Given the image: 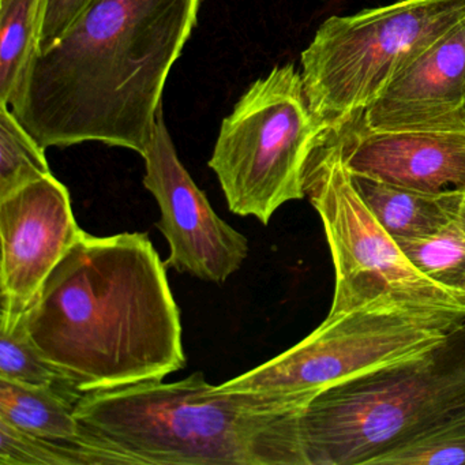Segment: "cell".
<instances>
[{
	"label": "cell",
	"mask_w": 465,
	"mask_h": 465,
	"mask_svg": "<svg viewBox=\"0 0 465 465\" xmlns=\"http://www.w3.org/2000/svg\"><path fill=\"white\" fill-rule=\"evenodd\" d=\"M200 0H92L35 54L10 111L43 148L100 143L143 154Z\"/></svg>",
	"instance_id": "1"
},
{
	"label": "cell",
	"mask_w": 465,
	"mask_h": 465,
	"mask_svg": "<svg viewBox=\"0 0 465 465\" xmlns=\"http://www.w3.org/2000/svg\"><path fill=\"white\" fill-rule=\"evenodd\" d=\"M40 352L81 391L186 367L181 310L148 233L84 232L25 312Z\"/></svg>",
	"instance_id": "2"
},
{
	"label": "cell",
	"mask_w": 465,
	"mask_h": 465,
	"mask_svg": "<svg viewBox=\"0 0 465 465\" xmlns=\"http://www.w3.org/2000/svg\"><path fill=\"white\" fill-rule=\"evenodd\" d=\"M302 410L272 394L224 391L201 371L86 391L84 429L121 464L309 465Z\"/></svg>",
	"instance_id": "3"
},
{
	"label": "cell",
	"mask_w": 465,
	"mask_h": 465,
	"mask_svg": "<svg viewBox=\"0 0 465 465\" xmlns=\"http://www.w3.org/2000/svg\"><path fill=\"white\" fill-rule=\"evenodd\" d=\"M465 401V317L415 358L333 386L302 412L309 465H375Z\"/></svg>",
	"instance_id": "4"
},
{
	"label": "cell",
	"mask_w": 465,
	"mask_h": 465,
	"mask_svg": "<svg viewBox=\"0 0 465 465\" xmlns=\"http://www.w3.org/2000/svg\"><path fill=\"white\" fill-rule=\"evenodd\" d=\"M464 18L465 0H397L328 18L302 53L310 110L328 132L347 126Z\"/></svg>",
	"instance_id": "5"
},
{
	"label": "cell",
	"mask_w": 465,
	"mask_h": 465,
	"mask_svg": "<svg viewBox=\"0 0 465 465\" xmlns=\"http://www.w3.org/2000/svg\"><path fill=\"white\" fill-rule=\"evenodd\" d=\"M326 133L293 64L258 78L223 119L209 160L230 211L268 225L280 206L303 200L307 162Z\"/></svg>",
	"instance_id": "6"
},
{
	"label": "cell",
	"mask_w": 465,
	"mask_h": 465,
	"mask_svg": "<svg viewBox=\"0 0 465 465\" xmlns=\"http://www.w3.org/2000/svg\"><path fill=\"white\" fill-rule=\"evenodd\" d=\"M465 312L375 303L328 315L306 339L261 366L219 385L255 391L304 408L323 391L358 375L415 358L443 339Z\"/></svg>",
	"instance_id": "7"
},
{
	"label": "cell",
	"mask_w": 465,
	"mask_h": 465,
	"mask_svg": "<svg viewBox=\"0 0 465 465\" xmlns=\"http://www.w3.org/2000/svg\"><path fill=\"white\" fill-rule=\"evenodd\" d=\"M304 193L322 220L336 272L328 315L347 314L375 303L465 312V296L420 273L375 219L331 133L310 154Z\"/></svg>",
	"instance_id": "8"
},
{
	"label": "cell",
	"mask_w": 465,
	"mask_h": 465,
	"mask_svg": "<svg viewBox=\"0 0 465 465\" xmlns=\"http://www.w3.org/2000/svg\"><path fill=\"white\" fill-rule=\"evenodd\" d=\"M143 186L159 203L156 227L170 244L167 268L203 282L224 284L249 255L246 236L212 208L179 160L160 108L145 151Z\"/></svg>",
	"instance_id": "9"
},
{
	"label": "cell",
	"mask_w": 465,
	"mask_h": 465,
	"mask_svg": "<svg viewBox=\"0 0 465 465\" xmlns=\"http://www.w3.org/2000/svg\"><path fill=\"white\" fill-rule=\"evenodd\" d=\"M84 232L69 190L54 173L0 198L2 310L25 314Z\"/></svg>",
	"instance_id": "10"
},
{
	"label": "cell",
	"mask_w": 465,
	"mask_h": 465,
	"mask_svg": "<svg viewBox=\"0 0 465 465\" xmlns=\"http://www.w3.org/2000/svg\"><path fill=\"white\" fill-rule=\"evenodd\" d=\"M371 132L465 130V18L356 118Z\"/></svg>",
	"instance_id": "11"
},
{
	"label": "cell",
	"mask_w": 465,
	"mask_h": 465,
	"mask_svg": "<svg viewBox=\"0 0 465 465\" xmlns=\"http://www.w3.org/2000/svg\"><path fill=\"white\" fill-rule=\"evenodd\" d=\"M329 133L352 175L431 194L465 193V130L371 132L351 122Z\"/></svg>",
	"instance_id": "12"
},
{
	"label": "cell",
	"mask_w": 465,
	"mask_h": 465,
	"mask_svg": "<svg viewBox=\"0 0 465 465\" xmlns=\"http://www.w3.org/2000/svg\"><path fill=\"white\" fill-rule=\"evenodd\" d=\"M78 401L56 389L0 380V420L37 437L92 449L108 464H121L84 429L75 416Z\"/></svg>",
	"instance_id": "13"
},
{
	"label": "cell",
	"mask_w": 465,
	"mask_h": 465,
	"mask_svg": "<svg viewBox=\"0 0 465 465\" xmlns=\"http://www.w3.org/2000/svg\"><path fill=\"white\" fill-rule=\"evenodd\" d=\"M351 176L367 208L396 241L431 235L462 211L465 193L431 194L367 176Z\"/></svg>",
	"instance_id": "14"
},
{
	"label": "cell",
	"mask_w": 465,
	"mask_h": 465,
	"mask_svg": "<svg viewBox=\"0 0 465 465\" xmlns=\"http://www.w3.org/2000/svg\"><path fill=\"white\" fill-rule=\"evenodd\" d=\"M42 0H0V104L20 97L36 54Z\"/></svg>",
	"instance_id": "15"
},
{
	"label": "cell",
	"mask_w": 465,
	"mask_h": 465,
	"mask_svg": "<svg viewBox=\"0 0 465 465\" xmlns=\"http://www.w3.org/2000/svg\"><path fill=\"white\" fill-rule=\"evenodd\" d=\"M0 380L51 388L80 400L81 391L40 352L29 334L25 314L0 312Z\"/></svg>",
	"instance_id": "16"
},
{
	"label": "cell",
	"mask_w": 465,
	"mask_h": 465,
	"mask_svg": "<svg viewBox=\"0 0 465 465\" xmlns=\"http://www.w3.org/2000/svg\"><path fill=\"white\" fill-rule=\"evenodd\" d=\"M396 242L402 254L420 273L461 293L460 285L465 280L464 212L431 235Z\"/></svg>",
	"instance_id": "17"
},
{
	"label": "cell",
	"mask_w": 465,
	"mask_h": 465,
	"mask_svg": "<svg viewBox=\"0 0 465 465\" xmlns=\"http://www.w3.org/2000/svg\"><path fill=\"white\" fill-rule=\"evenodd\" d=\"M51 173L45 148L7 105L0 104V198Z\"/></svg>",
	"instance_id": "18"
},
{
	"label": "cell",
	"mask_w": 465,
	"mask_h": 465,
	"mask_svg": "<svg viewBox=\"0 0 465 465\" xmlns=\"http://www.w3.org/2000/svg\"><path fill=\"white\" fill-rule=\"evenodd\" d=\"M2 465H103L107 460L84 446L55 442L0 420Z\"/></svg>",
	"instance_id": "19"
},
{
	"label": "cell",
	"mask_w": 465,
	"mask_h": 465,
	"mask_svg": "<svg viewBox=\"0 0 465 465\" xmlns=\"http://www.w3.org/2000/svg\"><path fill=\"white\" fill-rule=\"evenodd\" d=\"M375 465H465V424L448 419Z\"/></svg>",
	"instance_id": "20"
},
{
	"label": "cell",
	"mask_w": 465,
	"mask_h": 465,
	"mask_svg": "<svg viewBox=\"0 0 465 465\" xmlns=\"http://www.w3.org/2000/svg\"><path fill=\"white\" fill-rule=\"evenodd\" d=\"M91 4L92 0H42L36 54L45 53L55 45Z\"/></svg>",
	"instance_id": "21"
},
{
	"label": "cell",
	"mask_w": 465,
	"mask_h": 465,
	"mask_svg": "<svg viewBox=\"0 0 465 465\" xmlns=\"http://www.w3.org/2000/svg\"><path fill=\"white\" fill-rule=\"evenodd\" d=\"M449 419H451V420L459 421V423L465 424V401L460 405L459 410H457L456 412H454L453 415H451Z\"/></svg>",
	"instance_id": "22"
},
{
	"label": "cell",
	"mask_w": 465,
	"mask_h": 465,
	"mask_svg": "<svg viewBox=\"0 0 465 465\" xmlns=\"http://www.w3.org/2000/svg\"><path fill=\"white\" fill-rule=\"evenodd\" d=\"M460 292H461L462 295L465 296V280H464V282H462V284L460 285Z\"/></svg>",
	"instance_id": "23"
},
{
	"label": "cell",
	"mask_w": 465,
	"mask_h": 465,
	"mask_svg": "<svg viewBox=\"0 0 465 465\" xmlns=\"http://www.w3.org/2000/svg\"><path fill=\"white\" fill-rule=\"evenodd\" d=\"M462 212H464V214H465V194H464V203H462Z\"/></svg>",
	"instance_id": "24"
}]
</instances>
